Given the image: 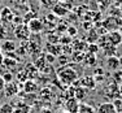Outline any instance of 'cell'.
Here are the masks:
<instances>
[{
  "label": "cell",
  "instance_id": "34",
  "mask_svg": "<svg viewBox=\"0 0 122 113\" xmlns=\"http://www.w3.org/2000/svg\"><path fill=\"white\" fill-rule=\"evenodd\" d=\"M118 9H120V12H121V14H122V1H121V4L118 5Z\"/></svg>",
  "mask_w": 122,
  "mask_h": 113
},
{
  "label": "cell",
  "instance_id": "18",
  "mask_svg": "<svg viewBox=\"0 0 122 113\" xmlns=\"http://www.w3.org/2000/svg\"><path fill=\"white\" fill-rule=\"evenodd\" d=\"M83 62L88 66H94L96 64V55L87 52V53H85V57H83Z\"/></svg>",
  "mask_w": 122,
  "mask_h": 113
},
{
  "label": "cell",
  "instance_id": "13",
  "mask_svg": "<svg viewBox=\"0 0 122 113\" xmlns=\"http://www.w3.org/2000/svg\"><path fill=\"white\" fill-rule=\"evenodd\" d=\"M3 66L5 68V70L13 72L17 69V59H12V57H4L3 60Z\"/></svg>",
  "mask_w": 122,
  "mask_h": 113
},
{
  "label": "cell",
  "instance_id": "14",
  "mask_svg": "<svg viewBox=\"0 0 122 113\" xmlns=\"http://www.w3.org/2000/svg\"><path fill=\"white\" fill-rule=\"evenodd\" d=\"M87 90L86 88H83L82 86H75L74 85V98L75 99H77L78 101H81V103H82L83 100H85V98L87 96Z\"/></svg>",
  "mask_w": 122,
  "mask_h": 113
},
{
  "label": "cell",
  "instance_id": "9",
  "mask_svg": "<svg viewBox=\"0 0 122 113\" xmlns=\"http://www.w3.org/2000/svg\"><path fill=\"white\" fill-rule=\"evenodd\" d=\"M17 43L12 39H4L1 43H0V48H1V52H7V53H13L17 50Z\"/></svg>",
  "mask_w": 122,
  "mask_h": 113
},
{
  "label": "cell",
  "instance_id": "1",
  "mask_svg": "<svg viewBox=\"0 0 122 113\" xmlns=\"http://www.w3.org/2000/svg\"><path fill=\"white\" fill-rule=\"evenodd\" d=\"M57 79H59L60 83H62L64 86H73L75 82L78 81V74L77 72L74 70L73 68L65 65L62 68H60L59 70L56 72Z\"/></svg>",
  "mask_w": 122,
  "mask_h": 113
},
{
  "label": "cell",
  "instance_id": "8",
  "mask_svg": "<svg viewBox=\"0 0 122 113\" xmlns=\"http://www.w3.org/2000/svg\"><path fill=\"white\" fill-rule=\"evenodd\" d=\"M27 27L30 30V33H34V34H39L43 31L44 29V25H43V21L39 18H31L30 21L27 22Z\"/></svg>",
  "mask_w": 122,
  "mask_h": 113
},
{
  "label": "cell",
  "instance_id": "15",
  "mask_svg": "<svg viewBox=\"0 0 122 113\" xmlns=\"http://www.w3.org/2000/svg\"><path fill=\"white\" fill-rule=\"evenodd\" d=\"M38 96H39V99L40 100H43V101H51L52 100V98L55 96L53 95V92L51 91L49 88H42V90H39V92H38Z\"/></svg>",
  "mask_w": 122,
  "mask_h": 113
},
{
  "label": "cell",
  "instance_id": "10",
  "mask_svg": "<svg viewBox=\"0 0 122 113\" xmlns=\"http://www.w3.org/2000/svg\"><path fill=\"white\" fill-rule=\"evenodd\" d=\"M105 66L109 72H117L120 66V60H118L117 56H108L105 60Z\"/></svg>",
  "mask_w": 122,
  "mask_h": 113
},
{
  "label": "cell",
  "instance_id": "28",
  "mask_svg": "<svg viewBox=\"0 0 122 113\" xmlns=\"http://www.w3.org/2000/svg\"><path fill=\"white\" fill-rule=\"evenodd\" d=\"M4 39H7V31L3 26H0V42H3Z\"/></svg>",
  "mask_w": 122,
  "mask_h": 113
},
{
  "label": "cell",
  "instance_id": "3",
  "mask_svg": "<svg viewBox=\"0 0 122 113\" xmlns=\"http://www.w3.org/2000/svg\"><path fill=\"white\" fill-rule=\"evenodd\" d=\"M96 81H95L94 77H90V75H86V77H82L81 79H78L77 82L74 83L75 86H82L83 88L86 90H94L95 87H96Z\"/></svg>",
  "mask_w": 122,
  "mask_h": 113
},
{
  "label": "cell",
  "instance_id": "27",
  "mask_svg": "<svg viewBox=\"0 0 122 113\" xmlns=\"http://www.w3.org/2000/svg\"><path fill=\"white\" fill-rule=\"evenodd\" d=\"M44 57H46L47 64H53L55 61H56V57H55V55H52V53H47Z\"/></svg>",
  "mask_w": 122,
  "mask_h": 113
},
{
  "label": "cell",
  "instance_id": "20",
  "mask_svg": "<svg viewBox=\"0 0 122 113\" xmlns=\"http://www.w3.org/2000/svg\"><path fill=\"white\" fill-rule=\"evenodd\" d=\"M73 48H74V51L83 52L87 48V44H86V42H83V40H75V42L73 43Z\"/></svg>",
  "mask_w": 122,
  "mask_h": 113
},
{
  "label": "cell",
  "instance_id": "2",
  "mask_svg": "<svg viewBox=\"0 0 122 113\" xmlns=\"http://www.w3.org/2000/svg\"><path fill=\"white\" fill-rule=\"evenodd\" d=\"M79 104H81V101H78L74 96L66 98L64 100V109L68 113H77L78 108H79Z\"/></svg>",
  "mask_w": 122,
  "mask_h": 113
},
{
  "label": "cell",
  "instance_id": "32",
  "mask_svg": "<svg viewBox=\"0 0 122 113\" xmlns=\"http://www.w3.org/2000/svg\"><path fill=\"white\" fill-rule=\"evenodd\" d=\"M118 92L121 94V99H122V85H121V86H118Z\"/></svg>",
  "mask_w": 122,
  "mask_h": 113
},
{
  "label": "cell",
  "instance_id": "25",
  "mask_svg": "<svg viewBox=\"0 0 122 113\" xmlns=\"http://www.w3.org/2000/svg\"><path fill=\"white\" fill-rule=\"evenodd\" d=\"M112 103H113V105H114V108H116V111H117V113H122V99H121V98L114 99Z\"/></svg>",
  "mask_w": 122,
  "mask_h": 113
},
{
  "label": "cell",
  "instance_id": "4",
  "mask_svg": "<svg viewBox=\"0 0 122 113\" xmlns=\"http://www.w3.org/2000/svg\"><path fill=\"white\" fill-rule=\"evenodd\" d=\"M14 35L17 36L18 40H22V42L29 40V38H30V30H29L27 25H25V24L18 25L16 27V30H14Z\"/></svg>",
  "mask_w": 122,
  "mask_h": 113
},
{
  "label": "cell",
  "instance_id": "6",
  "mask_svg": "<svg viewBox=\"0 0 122 113\" xmlns=\"http://www.w3.org/2000/svg\"><path fill=\"white\" fill-rule=\"evenodd\" d=\"M22 88H24L25 94H30V95H35L36 92H39V85L36 83V81L34 79H27L22 83Z\"/></svg>",
  "mask_w": 122,
  "mask_h": 113
},
{
  "label": "cell",
  "instance_id": "36",
  "mask_svg": "<svg viewBox=\"0 0 122 113\" xmlns=\"http://www.w3.org/2000/svg\"><path fill=\"white\" fill-rule=\"evenodd\" d=\"M0 51H1V48H0Z\"/></svg>",
  "mask_w": 122,
  "mask_h": 113
},
{
  "label": "cell",
  "instance_id": "31",
  "mask_svg": "<svg viewBox=\"0 0 122 113\" xmlns=\"http://www.w3.org/2000/svg\"><path fill=\"white\" fill-rule=\"evenodd\" d=\"M3 60H4V55H3V52L0 51V65H3Z\"/></svg>",
  "mask_w": 122,
  "mask_h": 113
},
{
  "label": "cell",
  "instance_id": "26",
  "mask_svg": "<svg viewBox=\"0 0 122 113\" xmlns=\"http://www.w3.org/2000/svg\"><path fill=\"white\" fill-rule=\"evenodd\" d=\"M87 48H88V52H91V53H95L96 55V52L100 50L99 48V46L97 44H95V43H90L88 46H87Z\"/></svg>",
  "mask_w": 122,
  "mask_h": 113
},
{
  "label": "cell",
  "instance_id": "16",
  "mask_svg": "<svg viewBox=\"0 0 122 113\" xmlns=\"http://www.w3.org/2000/svg\"><path fill=\"white\" fill-rule=\"evenodd\" d=\"M13 113H30V105L27 103H18L16 107L13 105Z\"/></svg>",
  "mask_w": 122,
  "mask_h": 113
},
{
  "label": "cell",
  "instance_id": "11",
  "mask_svg": "<svg viewBox=\"0 0 122 113\" xmlns=\"http://www.w3.org/2000/svg\"><path fill=\"white\" fill-rule=\"evenodd\" d=\"M96 113H117V111H116L112 101H104L97 105Z\"/></svg>",
  "mask_w": 122,
  "mask_h": 113
},
{
  "label": "cell",
  "instance_id": "24",
  "mask_svg": "<svg viewBox=\"0 0 122 113\" xmlns=\"http://www.w3.org/2000/svg\"><path fill=\"white\" fill-rule=\"evenodd\" d=\"M1 77H3V79H4L5 83H9V82H12V81H14V74L9 70H5L4 73L1 74Z\"/></svg>",
  "mask_w": 122,
  "mask_h": 113
},
{
  "label": "cell",
  "instance_id": "33",
  "mask_svg": "<svg viewBox=\"0 0 122 113\" xmlns=\"http://www.w3.org/2000/svg\"><path fill=\"white\" fill-rule=\"evenodd\" d=\"M56 113H68V112H66L65 109H60V111H57Z\"/></svg>",
  "mask_w": 122,
  "mask_h": 113
},
{
  "label": "cell",
  "instance_id": "19",
  "mask_svg": "<svg viewBox=\"0 0 122 113\" xmlns=\"http://www.w3.org/2000/svg\"><path fill=\"white\" fill-rule=\"evenodd\" d=\"M68 8L65 7V5H62V4H56L53 7V13L56 14V16H60V17H64V16H66L68 14Z\"/></svg>",
  "mask_w": 122,
  "mask_h": 113
},
{
  "label": "cell",
  "instance_id": "30",
  "mask_svg": "<svg viewBox=\"0 0 122 113\" xmlns=\"http://www.w3.org/2000/svg\"><path fill=\"white\" fill-rule=\"evenodd\" d=\"M4 87H5V82H4V79H3V77L0 75V92L4 91Z\"/></svg>",
  "mask_w": 122,
  "mask_h": 113
},
{
  "label": "cell",
  "instance_id": "7",
  "mask_svg": "<svg viewBox=\"0 0 122 113\" xmlns=\"http://www.w3.org/2000/svg\"><path fill=\"white\" fill-rule=\"evenodd\" d=\"M107 38H108V42L112 46H114V47H118L122 43V33L120 30L108 31V33H107Z\"/></svg>",
  "mask_w": 122,
  "mask_h": 113
},
{
  "label": "cell",
  "instance_id": "22",
  "mask_svg": "<svg viewBox=\"0 0 122 113\" xmlns=\"http://www.w3.org/2000/svg\"><path fill=\"white\" fill-rule=\"evenodd\" d=\"M0 113H13V104L4 103L0 105Z\"/></svg>",
  "mask_w": 122,
  "mask_h": 113
},
{
  "label": "cell",
  "instance_id": "17",
  "mask_svg": "<svg viewBox=\"0 0 122 113\" xmlns=\"http://www.w3.org/2000/svg\"><path fill=\"white\" fill-rule=\"evenodd\" d=\"M77 113H96V109H95L92 105H90V104L83 103L82 101V103L79 104V108H78Z\"/></svg>",
  "mask_w": 122,
  "mask_h": 113
},
{
  "label": "cell",
  "instance_id": "12",
  "mask_svg": "<svg viewBox=\"0 0 122 113\" xmlns=\"http://www.w3.org/2000/svg\"><path fill=\"white\" fill-rule=\"evenodd\" d=\"M118 25H120V21H118L117 17H109V18H107L105 21L103 22V26H104V29L107 30V33H108V31L117 30Z\"/></svg>",
  "mask_w": 122,
  "mask_h": 113
},
{
  "label": "cell",
  "instance_id": "29",
  "mask_svg": "<svg viewBox=\"0 0 122 113\" xmlns=\"http://www.w3.org/2000/svg\"><path fill=\"white\" fill-rule=\"evenodd\" d=\"M68 34L71 36H74L75 34H77V30H75V27H73V26H70V27L68 29Z\"/></svg>",
  "mask_w": 122,
  "mask_h": 113
},
{
  "label": "cell",
  "instance_id": "35",
  "mask_svg": "<svg viewBox=\"0 0 122 113\" xmlns=\"http://www.w3.org/2000/svg\"><path fill=\"white\" fill-rule=\"evenodd\" d=\"M118 60H120V66L122 68V56H121V57H118Z\"/></svg>",
  "mask_w": 122,
  "mask_h": 113
},
{
  "label": "cell",
  "instance_id": "23",
  "mask_svg": "<svg viewBox=\"0 0 122 113\" xmlns=\"http://www.w3.org/2000/svg\"><path fill=\"white\" fill-rule=\"evenodd\" d=\"M17 81H18V83H24L25 81H27L29 79V74H27V72H25V70H20V72H17Z\"/></svg>",
  "mask_w": 122,
  "mask_h": 113
},
{
  "label": "cell",
  "instance_id": "5",
  "mask_svg": "<svg viewBox=\"0 0 122 113\" xmlns=\"http://www.w3.org/2000/svg\"><path fill=\"white\" fill-rule=\"evenodd\" d=\"M4 95L7 98H12V96H16L18 95L20 92V85L17 81H12L9 83H5V87H4Z\"/></svg>",
  "mask_w": 122,
  "mask_h": 113
},
{
  "label": "cell",
  "instance_id": "21",
  "mask_svg": "<svg viewBox=\"0 0 122 113\" xmlns=\"http://www.w3.org/2000/svg\"><path fill=\"white\" fill-rule=\"evenodd\" d=\"M101 50H103V52L107 55V56H114L116 51H117V47H114V46H112V44H108L104 48H101Z\"/></svg>",
  "mask_w": 122,
  "mask_h": 113
}]
</instances>
